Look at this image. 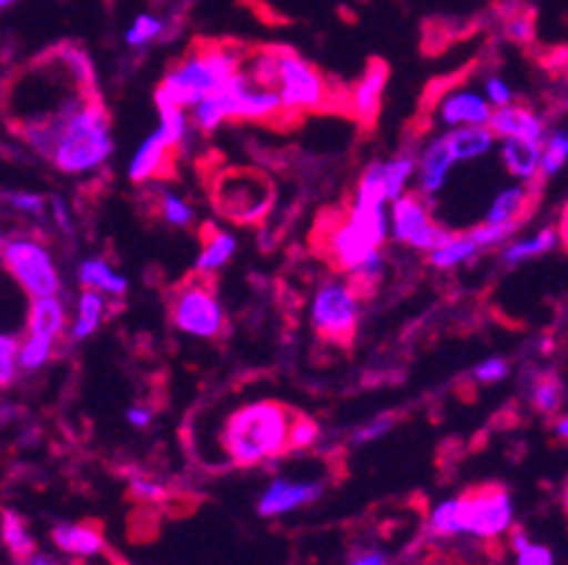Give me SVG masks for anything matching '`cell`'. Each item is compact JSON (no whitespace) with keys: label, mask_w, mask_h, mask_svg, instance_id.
I'll return each instance as SVG.
<instances>
[{"label":"cell","mask_w":568,"mask_h":565,"mask_svg":"<svg viewBox=\"0 0 568 565\" xmlns=\"http://www.w3.org/2000/svg\"><path fill=\"white\" fill-rule=\"evenodd\" d=\"M513 548L518 554V565H555V554L551 548L531 543L526 535H513Z\"/></svg>","instance_id":"40"},{"label":"cell","mask_w":568,"mask_h":565,"mask_svg":"<svg viewBox=\"0 0 568 565\" xmlns=\"http://www.w3.org/2000/svg\"><path fill=\"white\" fill-rule=\"evenodd\" d=\"M562 393H566V387H562L560 376H555V373H546V376H540V380L535 382V391H531V404H535V411L540 413H557V407L562 404Z\"/></svg>","instance_id":"35"},{"label":"cell","mask_w":568,"mask_h":565,"mask_svg":"<svg viewBox=\"0 0 568 565\" xmlns=\"http://www.w3.org/2000/svg\"><path fill=\"white\" fill-rule=\"evenodd\" d=\"M506 376H509V362H506L504 356H489V360L478 362V365L473 367V380L478 382V385H498Z\"/></svg>","instance_id":"41"},{"label":"cell","mask_w":568,"mask_h":565,"mask_svg":"<svg viewBox=\"0 0 568 565\" xmlns=\"http://www.w3.org/2000/svg\"><path fill=\"white\" fill-rule=\"evenodd\" d=\"M9 201H12V206L20 212V215H29V218H40L45 210V199L40 193H14L9 195Z\"/></svg>","instance_id":"43"},{"label":"cell","mask_w":568,"mask_h":565,"mask_svg":"<svg viewBox=\"0 0 568 565\" xmlns=\"http://www.w3.org/2000/svg\"><path fill=\"white\" fill-rule=\"evenodd\" d=\"M320 438V424L314 422L306 413H294L292 430H288V453H301L317 444Z\"/></svg>","instance_id":"38"},{"label":"cell","mask_w":568,"mask_h":565,"mask_svg":"<svg viewBox=\"0 0 568 565\" xmlns=\"http://www.w3.org/2000/svg\"><path fill=\"white\" fill-rule=\"evenodd\" d=\"M453 164H456V155H453L450 139L447 133L444 137L430 139L418 155V173H416V193L433 199V195L442 193V186L447 184V175H450Z\"/></svg>","instance_id":"15"},{"label":"cell","mask_w":568,"mask_h":565,"mask_svg":"<svg viewBox=\"0 0 568 565\" xmlns=\"http://www.w3.org/2000/svg\"><path fill=\"white\" fill-rule=\"evenodd\" d=\"M170 323L195 340H215L224 331V305L206 283H184L170 300Z\"/></svg>","instance_id":"8"},{"label":"cell","mask_w":568,"mask_h":565,"mask_svg":"<svg viewBox=\"0 0 568 565\" xmlns=\"http://www.w3.org/2000/svg\"><path fill=\"white\" fill-rule=\"evenodd\" d=\"M215 206L224 218L235 224H255L272 206V184L266 175L250 173V170H232L219 181L215 190Z\"/></svg>","instance_id":"9"},{"label":"cell","mask_w":568,"mask_h":565,"mask_svg":"<svg viewBox=\"0 0 568 565\" xmlns=\"http://www.w3.org/2000/svg\"><path fill=\"white\" fill-rule=\"evenodd\" d=\"M430 528L436 535H464L462 528V497H447L433 509Z\"/></svg>","instance_id":"36"},{"label":"cell","mask_w":568,"mask_h":565,"mask_svg":"<svg viewBox=\"0 0 568 565\" xmlns=\"http://www.w3.org/2000/svg\"><path fill=\"white\" fill-rule=\"evenodd\" d=\"M283 113L286 108L277 88L263 85L250 71L241 69L219 93L199 102L190 117L199 131L213 133L224 122H275Z\"/></svg>","instance_id":"5"},{"label":"cell","mask_w":568,"mask_h":565,"mask_svg":"<svg viewBox=\"0 0 568 565\" xmlns=\"http://www.w3.org/2000/svg\"><path fill=\"white\" fill-rule=\"evenodd\" d=\"M3 266L32 300L54 297L63 292V280L57 272L54 258L38 238L23 235V232L3 238Z\"/></svg>","instance_id":"6"},{"label":"cell","mask_w":568,"mask_h":565,"mask_svg":"<svg viewBox=\"0 0 568 565\" xmlns=\"http://www.w3.org/2000/svg\"><path fill=\"white\" fill-rule=\"evenodd\" d=\"M320 495H323V484H320V481L277 478L268 484V490L263 492L261 501H257V515L261 517L288 515V512L301 509V506L317 501Z\"/></svg>","instance_id":"14"},{"label":"cell","mask_w":568,"mask_h":565,"mask_svg":"<svg viewBox=\"0 0 568 565\" xmlns=\"http://www.w3.org/2000/svg\"><path fill=\"white\" fill-rule=\"evenodd\" d=\"M484 91H487V100L493 102V108L513 105V88L506 85L500 77H487V82H484Z\"/></svg>","instance_id":"44"},{"label":"cell","mask_w":568,"mask_h":565,"mask_svg":"<svg viewBox=\"0 0 568 565\" xmlns=\"http://www.w3.org/2000/svg\"><path fill=\"white\" fill-rule=\"evenodd\" d=\"M51 541H54L57 548H63L74 557H94L105 548L100 532L94 526H88V523H60L51 532Z\"/></svg>","instance_id":"26"},{"label":"cell","mask_w":568,"mask_h":565,"mask_svg":"<svg viewBox=\"0 0 568 565\" xmlns=\"http://www.w3.org/2000/svg\"><path fill=\"white\" fill-rule=\"evenodd\" d=\"M244 51L226 49V46H195L164 74L153 100L156 105H179L193 111L206 97L219 93L244 69Z\"/></svg>","instance_id":"3"},{"label":"cell","mask_w":568,"mask_h":565,"mask_svg":"<svg viewBox=\"0 0 568 565\" xmlns=\"http://www.w3.org/2000/svg\"><path fill=\"white\" fill-rule=\"evenodd\" d=\"M418 159L410 153H399L394 159H382V179H385V193L394 204L396 199L407 193V184L416 179Z\"/></svg>","instance_id":"28"},{"label":"cell","mask_w":568,"mask_h":565,"mask_svg":"<svg viewBox=\"0 0 568 565\" xmlns=\"http://www.w3.org/2000/svg\"><path fill=\"white\" fill-rule=\"evenodd\" d=\"M20 371V336H0V385L9 387L14 382V373Z\"/></svg>","instance_id":"39"},{"label":"cell","mask_w":568,"mask_h":565,"mask_svg":"<svg viewBox=\"0 0 568 565\" xmlns=\"http://www.w3.org/2000/svg\"><path fill=\"white\" fill-rule=\"evenodd\" d=\"M173 144L162 137L159 131H153L151 137L144 139L136 148L131 159V168H128V179L133 184H144V181H153L159 175L168 173L170 168V153H173Z\"/></svg>","instance_id":"19"},{"label":"cell","mask_w":568,"mask_h":565,"mask_svg":"<svg viewBox=\"0 0 568 565\" xmlns=\"http://www.w3.org/2000/svg\"><path fill=\"white\" fill-rule=\"evenodd\" d=\"M509 235H513V232L504 230V226H493L484 221L481 226H473V230L450 235V241L442 243V246L433 249V252H427V263H430L433 269H438V272L464 266V263L475 261V258L481 255V252H487V249L500 246Z\"/></svg>","instance_id":"12"},{"label":"cell","mask_w":568,"mask_h":565,"mask_svg":"<svg viewBox=\"0 0 568 565\" xmlns=\"http://www.w3.org/2000/svg\"><path fill=\"white\" fill-rule=\"evenodd\" d=\"M382 252V243H376L363 226H356L348 215L339 221L328 235V255H332L334 266L343 269L345 274H354L356 269L363 266L368 258Z\"/></svg>","instance_id":"13"},{"label":"cell","mask_w":568,"mask_h":565,"mask_svg":"<svg viewBox=\"0 0 568 565\" xmlns=\"http://www.w3.org/2000/svg\"><path fill=\"white\" fill-rule=\"evenodd\" d=\"M526 210H529V186L524 181L513 186H504L498 195L493 199L487 210V224L504 226V230L515 232V226L524 221Z\"/></svg>","instance_id":"21"},{"label":"cell","mask_w":568,"mask_h":565,"mask_svg":"<svg viewBox=\"0 0 568 565\" xmlns=\"http://www.w3.org/2000/svg\"><path fill=\"white\" fill-rule=\"evenodd\" d=\"M515 506L509 492L498 486H484L462 495V528L464 535L498 537L513 528Z\"/></svg>","instance_id":"11"},{"label":"cell","mask_w":568,"mask_h":565,"mask_svg":"<svg viewBox=\"0 0 568 565\" xmlns=\"http://www.w3.org/2000/svg\"><path fill=\"white\" fill-rule=\"evenodd\" d=\"M568 162V128L549 133L544 142V159H540V175H557Z\"/></svg>","instance_id":"34"},{"label":"cell","mask_w":568,"mask_h":565,"mask_svg":"<svg viewBox=\"0 0 568 565\" xmlns=\"http://www.w3.org/2000/svg\"><path fill=\"white\" fill-rule=\"evenodd\" d=\"M235 249H237V241L232 232H213V235L204 241V249H201L199 261H195V274L204 278V274L221 272V269L232 261Z\"/></svg>","instance_id":"29"},{"label":"cell","mask_w":568,"mask_h":565,"mask_svg":"<svg viewBox=\"0 0 568 565\" xmlns=\"http://www.w3.org/2000/svg\"><path fill=\"white\" fill-rule=\"evenodd\" d=\"M540 159H544V144L529 139H500V162L515 181L524 184L535 181L540 175Z\"/></svg>","instance_id":"20"},{"label":"cell","mask_w":568,"mask_h":565,"mask_svg":"<svg viewBox=\"0 0 568 565\" xmlns=\"http://www.w3.org/2000/svg\"><path fill=\"white\" fill-rule=\"evenodd\" d=\"M294 413L281 402L261 398L230 413L221 430V447L235 466H255L261 461L288 453V430Z\"/></svg>","instance_id":"2"},{"label":"cell","mask_w":568,"mask_h":565,"mask_svg":"<svg viewBox=\"0 0 568 565\" xmlns=\"http://www.w3.org/2000/svg\"><path fill=\"white\" fill-rule=\"evenodd\" d=\"M164 31H168V26H164L162 18H156V14H136V20L125 31V43L131 49H148V46L164 38Z\"/></svg>","instance_id":"33"},{"label":"cell","mask_w":568,"mask_h":565,"mask_svg":"<svg viewBox=\"0 0 568 565\" xmlns=\"http://www.w3.org/2000/svg\"><path fill=\"white\" fill-rule=\"evenodd\" d=\"M159 215L173 230H190L195 224V210L173 190H159Z\"/></svg>","instance_id":"32"},{"label":"cell","mask_w":568,"mask_h":565,"mask_svg":"<svg viewBox=\"0 0 568 565\" xmlns=\"http://www.w3.org/2000/svg\"><path fill=\"white\" fill-rule=\"evenodd\" d=\"M244 69L263 85L277 88L286 113H314L332 105L328 80L294 51L261 49L255 57H246Z\"/></svg>","instance_id":"4"},{"label":"cell","mask_w":568,"mask_h":565,"mask_svg":"<svg viewBox=\"0 0 568 565\" xmlns=\"http://www.w3.org/2000/svg\"><path fill=\"white\" fill-rule=\"evenodd\" d=\"M3 541H7V546L12 548L18 557H32L34 554V541L32 535H29V528H26V523L20 521L14 512H3Z\"/></svg>","instance_id":"37"},{"label":"cell","mask_w":568,"mask_h":565,"mask_svg":"<svg viewBox=\"0 0 568 565\" xmlns=\"http://www.w3.org/2000/svg\"><path fill=\"white\" fill-rule=\"evenodd\" d=\"M387 88V65L382 60H371L351 93V111L363 124H371L382 111V97Z\"/></svg>","instance_id":"17"},{"label":"cell","mask_w":568,"mask_h":565,"mask_svg":"<svg viewBox=\"0 0 568 565\" xmlns=\"http://www.w3.org/2000/svg\"><path fill=\"white\" fill-rule=\"evenodd\" d=\"M131 492L136 497H148V501H153V497H162L164 490L159 484H151V481H133L131 484Z\"/></svg>","instance_id":"48"},{"label":"cell","mask_w":568,"mask_h":565,"mask_svg":"<svg viewBox=\"0 0 568 565\" xmlns=\"http://www.w3.org/2000/svg\"><path fill=\"white\" fill-rule=\"evenodd\" d=\"M54 336L38 334V331H26L20 336V371H40L54 356Z\"/></svg>","instance_id":"30"},{"label":"cell","mask_w":568,"mask_h":565,"mask_svg":"<svg viewBox=\"0 0 568 565\" xmlns=\"http://www.w3.org/2000/svg\"><path fill=\"white\" fill-rule=\"evenodd\" d=\"M390 235L394 241L416 249V252H433L442 243L450 241L453 232L444 230L425 204V195L405 193L390 204Z\"/></svg>","instance_id":"10"},{"label":"cell","mask_w":568,"mask_h":565,"mask_svg":"<svg viewBox=\"0 0 568 565\" xmlns=\"http://www.w3.org/2000/svg\"><path fill=\"white\" fill-rule=\"evenodd\" d=\"M557 243H560V235H557L551 226H546V230H540L537 235L506 243L504 252H500V261H504V266H518V263L535 261V258L546 255V252H551Z\"/></svg>","instance_id":"27"},{"label":"cell","mask_w":568,"mask_h":565,"mask_svg":"<svg viewBox=\"0 0 568 565\" xmlns=\"http://www.w3.org/2000/svg\"><path fill=\"white\" fill-rule=\"evenodd\" d=\"M51 212H54V221H57V226H60V230H65V232H71V218H69V206H65V201L60 199V195H54V199H51Z\"/></svg>","instance_id":"47"},{"label":"cell","mask_w":568,"mask_h":565,"mask_svg":"<svg viewBox=\"0 0 568 565\" xmlns=\"http://www.w3.org/2000/svg\"><path fill=\"white\" fill-rule=\"evenodd\" d=\"M34 153L54 164L65 175H85L100 170L113 153L111 117L94 93L60 108L51 117L14 128Z\"/></svg>","instance_id":"1"},{"label":"cell","mask_w":568,"mask_h":565,"mask_svg":"<svg viewBox=\"0 0 568 565\" xmlns=\"http://www.w3.org/2000/svg\"><path fill=\"white\" fill-rule=\"evenodd\" d=\"M12 3H14V0H0V7H3V9H9Z\"/></svg>","instance_id":"52"},{"label":"cell","mask_w":568,"mask_h":565,"mask_svg":"<svg viewBox=\"0 0 568 565\" xmlns=\"http://www.w3.org/2000/svg\"><path fill=\"white\" fill-rule=\"evenodd\" d=\"M396 427V418L390 416H382V418H374V422L363 424V427L356 430L354 433V444H371V442H379L382 435H387L390 430Z\"/></svg>","instance_id":"42"},{"label":"cell","mask_w":568,"mask_h":565,"mask_svg":"<svg viewBox=\"0 0 568 565\" xmlns=\"http://www.w3.org/2000/svg\"><path fill=\"white\" fill-rule=\"evenodd\" d=\"M489 128L498 139H529V142L544 144L546 142V128L544 119L531 113L524 105H504L495 108Z\"/></svg>","instance_id":"18"},{"label":"cell","mask_w":568,"mask_h":565,"mask_svg":"<svg viewBox=\"0 0 568 565\" xmlns=\"http://www.w3.org/2000/svg\"><path fill=\"white\" fill-rule=\"evenodd\" d=\"M26 565H60V563H54V559L43 557V554H32V557H29V563H26Z\"/></svg>","instance_id":"50"},{"label":"cell","mask_w":568,"mask_h":565,"mask_svg":"<svg viewBox=\"0 0 568 565\" xmlns=\"http://www.w3.org/2000/svg\"><path fill=\"white\" fill-rule=\"evenodd\" d=\"M555 433L560 435V438H566V442H568V416H562L560 422L555 424Z\"/></svg>","instance_id":"51"},{"label":"cell","mask_w":568,"mask_h":565,"mask_svg":"<svg viewBox=\"0 0 568 565\" xmlns=\"http://www.w3.org/2000/svg\"><path fill=\"white\" fill-rule=\"evenodd\" d=\"M493 102L481 93L473 91H453L447 97H442L438 102V122L447 124V128H464V124H489L493 119Z\"/></svg>","instance_id":"16"},{"label":"cell","mask_w":568,"mask_h":565,"mask_svg":"<svg viewBox=\"0 0 568 565\" xmlns=\"http://www.w3.org/2000/svg\"><path fill=\"white\" fill-rule=\"evenodd\" d=\"M450 139L453 155H456V162H478L487 153H493L495 142L498 137L493 133L489 124H464V128H453L447 133Z\"/></svg>","instance_id":"22"},{"label":"cell","mask_w":568,"mask_h":565,"mask_svg":"<svg viewBox=\"0 0 568 565\" xmlns=\"http://www.w3.org/2000/svg\"><path fill=\"white\" fill-rule=\"evenodd\" d=\"M156 108H159L156 131L162 133L173 148H182L190 137V128H193V117H190V111L179 105H156Z\"/></svg>","instance_id":"31"},{"label":"cell","mask_w":568,"mask_h":565,"mask_svg":"<svg viewBox=\"0 0 568 565\" xmlns=\"http://www.w3.org/2000/svg\"><path fill=\"white\" fill-rule=\"evenodd\" d=\"M105 305L108 297L94 289H82V294L77 297L74 317L69 323V340L71 342H85L88 336H94L97 329L105 320Z\"/></svg>","instance_id":"25"},{"label":"cell","mask_w":568,"mask_h":565,"mask_svg":"<svg viewBox=\"0 0 568 565\" xmlns=\"http://www.w3.org/2000/svg\"><path fill=\"white\" fill-rule=\"evenodd\" d=\"M26 329L60 340L69 331V311H65L63 297L54 294V297L32 300L29 314H26Z\"/></svg>","instance_id":"23"},{"label":"cell","mask_w":568,"mask_h":565,"mask_svg":"<svg viewBox=\"0 0 568 565\" xmlns=\"http://www.w3.org/2000/svg\"><path fill=\"white\" fill-rule=\"evenodd\" d=\"M125 418H128V424H131V427H136V430H148L153 424V411L151 407H128V413H125Z\"/></svg>","instance_id":"46"},{"label":"cell","mask_w":568,"mask_h":565,"mask_svg":"<svg viewBox=\"0 0 568 565\" xmlns=\"http://www.w3.org/2000/svg\"><path fill=\"white\" fill-rule=\"evenodd\" d=\"M506 34H509L513 40H518V43H529L531 34H535V29H531L529 18H515L513 23L506 26Z\"/></svg>","instance_id":"45"},{"label":"cell","mask_w":568,"mask_h":565,"mask_svg":"<svg viewBox=\"0 0 568 565\" xmlns=\"http://www.w3.org/2000/svg\"><path fill=\"white\" fill-rule=\"evenodd\" d=\"M77 280L82 283V289H94V292H102L105 297L122 300L131 289L125 274H119L116 269L108 266L102 258H88L77 266Z\"/></svg>","instance_id":"24"},{"label":"cell","mask_w":568,"mask_h":565,"mask_svg":"<svg viewBox=\"0 0 568 565\" xmlns=\"http://www.w3.org/2000/svg\"><path fill=\"white\" fill-rule=\"evenodd\" d=\"M348 565H385V554L379 552H371V554H363V557L351 559Z\"/></svg>","instance_id":"49"},{"label":"cell","mask_w":568,"mask_h":565,"mask_svg":"<svg viewBox=\"0 0 568 565\" xmlns=\"http://www.w3.org/2000/svg\"><path fill=\"white\" fill-rule=\"evenodd\" d=\"M359 325V292L345 280H325L312 297V329L317 336L348 345Z\"/></svg>","instance_id":"7"}]
</instances>
